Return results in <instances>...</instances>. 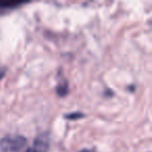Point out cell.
Listing matches in <instances>:
<instances>
[{
	"label": "cell",
	"instance_id": "5",
	"mask_svg": "<svg viewBox=\"0 0 152 152\" xmlns=\"http://www.w3.org/2000/svg\"><path fill=\"white\" fill-rule=\"evenodd\" d=\"M83 116H85V115L81 114V113H73V114L67 115L66 118H68V119H79V118H83Z\"/></svg>",
	"mask_w": 152,
	"mask_h": 152
},
{
	"label": "cell",
	"instance_id": "7",
	"mask_svg": "<svg viewBox=\"0 0 152 152\" xmlns=\"http://www.w3.org/2000/svg\"><path fill=\"white\" fill-rule=\"evenodd\" d=\"M79 152H95V151H93V150H91V149H83Z\"/></svg>",
	"mask_w": 152,
	"mask_h": 152
},
{
	"label": "cell",
	"instance_id": "3",
	"mask_svg": "<svg viewBox=\"0 0 152 152\" xmlns=\"http://www.w3.org/2000/svg\"><path fill=\"white\" fill-rule=\"evenodd\" d=\"M26 2H20V1H0V11L4 10H13L20 5L25 4Z\"/></svg>",
	"mask_w": 152,
	"mask_h": 152
},
{
	"label": "cell",
	"instance_id": "4",
	"mask_svg": "<svg viewBox=\"0 0 152 152\" xmlns=\"http://www.w3.org/2000/svg\"><path fill=\"white\" fill-rule=\"evenodd\" d=\"M56 90H57V94L59 96H65L68 93V83L66 80L64 83H59Z\"/></svg>",
	"mask_w": 152,
	"mask_h": 152
},
{
	"label": "cell",
	"instance_id": "2",
	"mask_svg": "<svg viewBox=\"0 0 152 152\" xmlns=\"http://www.w3.org/2000/svg\"><path fill=\"white\" fill-rule=\"evenodd\" d=\"M50 147V139L47 133H41L34 139L32 145L25 152H48Z\"/></svg>",
	"mask_w": 152,
	"mask_h": 152
},
{
	"label": "cell",
	"instance_id": "6",
	"mask_svg": "<svg viewBox=\"0 0 152 152\" xmlns=\"http://www.w3.org/2000/svg\"><path fill=\"white\" fill-rule=\"evenodd\" d=\"M4 73H5V70L4 69H0V79H1L3 76H4Z\"/></svg>",
	"mask_w": 152,
	"mask_h": 152
},
{
	"label": "cell",
	"instance_id": "1",
	"mask_svg": "<svg viewBox=\"0 0 152 152\" xmlns=\"http://www.w3.org/2000/svg\"><path fill=\"white\" fill-rule=\"evenodd\" d=\"M27 144L23 135H5L0 139V152H22Z\"/></svg>",
	"mask_w": 152,
	"mask_h": 152
}]
</instances>
